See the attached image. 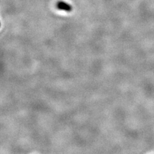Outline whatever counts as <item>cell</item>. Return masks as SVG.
<instances>
[{"instance_id":"obj_1","label":"cell","mask_w":154,"mask_h":154,"mask_svg":"<svg viewBox=\"0 0 154 154\" xmlns=\"http://www.w3.org/2000/svg\"><path fill=\"white\" fill-rule=\"evenodd\" d=\"M57 7L59 10H62V11H64L66 12H70L72 10V7L70 5L64 2H58L57 4Z\"/></svg>"}]
</instances>
